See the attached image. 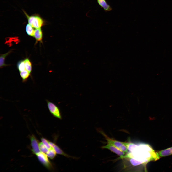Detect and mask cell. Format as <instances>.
I'll return each mask as SVG.
<instances>
[{"label": "cell", "mask_w": 172, "mask_h": 172, "mask_svg": "<svg viewBox=\"0 0 172 172\" xmlns=\"http://www.w3.org/2000/svg\"><path fill=\"white\" fill-rule=\"evenodd\" d=\"M99 131L104 137L107 141V143L114 145L125 153L128 152V150L124 142L119 141L109 137L103 132L100 130H99Z\"/></svg>", "instance_id": "3"}, {"label": "cell", "mask_w": 172, "mask_h": 172, "mask_svg": "<svg viewBox=\"0 0 172 172\" xmlns=\"http://www.w3.org/2000/svg\"><path fill=\"white\" fill-rule=\"evenodd\" d=\"M24 12L27 18L28 23L34 28H41L44 24V20L39 15L35 14L29 16L25 11Z\"/></svg>", "instance_id": "2"}, {"label": "cell", "mask_w": 172, "mask_h": 172, "mask_svg": "<svg viewBox=\"0 0 172 172\" xmlns=\"http://www.w3.org/2000/svg\"><path fill=\"white\" fill-rule=\"evenodd\" d=\"M102 148L103 149H108L112 152L115 153L119 156V159H122L125 155V152L114 145L108 143H107V145L102 146Z\"/></svg>", "instance_id": "6"}, {"label": "cell", "mask_w": 172, "mask_h": 172, "mask_svg": "<svg viewBox=\"0 0 172 172\" xmlns=\"http://www.w3.org/2000/svg\"><path fill=\"white\" fill-rule=\"evenodd\" d=\"M42 36V32L41 28H37L35 29L34 37L37 41H41Z\"/></svg>", "instance_id": "11"}, {"label": "cell", "mask_w": 172, "mask_h": 172, "mask_svg": "<svg viewBox=\"0 0 172 172\" xmlns=\"http://www.w3.org/2000/svg\"><path fill=\"white\" fill-rule=\"evenodd\" d=\"M20 72V76L22 79V82H25L30 76V73L26 70Z\"/></svg>", "instance_id": "13"}, {"label": "cell", "mask_w": 172, "mask_h": 172, "mask_svg": "<svg viewBox=\"0 0 172 172\" xmlns=\"http://www.w3.org/2000/svg\"><path fill=\"white\" fill-rule=\"evenodd\" d=\"M98 3L101 8H102L105 12L109 11L112 10L110 5L106 0H97Z\"/></svg>", "instance_id": "9"}, {"label": "cell", "mask_w": 172, "mask_h": 172, "mask_svg": "<svg viewBox=\"0 0 172 172\" xmlns=\"http://www.w3.org/2000/svg\"><path fill=\"white\" fill-rule=\"evenodd\" d=\"M17 66L20 72L25 70L24 60H21L18 61L17 63Z\"/></svg>", "instance_id": "17"}, {"label": "cell", "mask_w": 172, "mask_h": 172, "mask_svg": "<svg viewBox=\"0 0 172 172\" xmlns=\"http://www.w3.org/2000/svg\"><path fill=\"white\" fill-rule=\"evenodd\" d=\"M129 158H134L143 165L146 170V165L152 161H156L160 157L149 145L143 143H136L134 148L129 151L123 157L122 159Z\"/></svg>", "instance_id": "1"}, {"label": "cell", "mask_w": 172, "mask_h": 172, "mask_svg": "<svg viewBox=\"0 0 172 172\" xmlns=\"http://www.w3.org/2000/svg\"><path fill=\"white\" fill-rule=\"evenodd\" d=\"M46 154L48 157L51 159H53L55 157L57 153L52 148L49 150L48 151Z\"/></svg>", "instance_id": "16"}, {"label": "cell", "mask_w": 172, "mask_h": 172, "mask_svg": "<svg viewBox=\"0 0 172 172\" xmlns=\"http://www.w3.org/2000/svg\"><path fill=\"white\" fill-rule=\"evenodd\" d=\"M49 142L51 147L54 149L57 154L62 155L68 158H75L66 153L55 144L49 141Z\"/></svg>", "instance_id": "8"}, {"label": "cell", "mask_w": 172, "mask_h": 172, "mask_svg": "<svg viewBox=\"0 0 172 172\" xmlns=\"http://www.w3.org/2000/svg\"><path fill=\"white\" fill-rule=\"evenodd\" d=\"M30 138L32 151L34 154L36 155L41 152L39 147V143L34 136L32 135Z\"/></svg>", "instance_id": "7"}, {"label": "cell", "mask_w": 172, "mask_h": 172, "mask_svg": "<svg viewBox=\"0 0 172 172\" xmlns=\"http://www.w3.org/2000/svg\"><path fill=\"white\" fill-rule=\"evenodd\" d=\"M46 102L48 109L54 117L61 119L62 116L60 109L53 102L47 100Z\"/></svg>", "instance_id": "4"}, {"label": "cell", "mask_w": 172, "mask_h": 172, "mask_svg": "<svg viewBox=\"0 0 172 172\" xmlns=\"http://www.w3.org/2000/svg\"><path fill=\"white\" fill-rule=\"evenodd\" d=\"M39 161L43 165L49 170H52L53 166L46 154L40 152L36 155Z\"/></svg>", "instance_id": "5"}, {"label": "cell", "mask_w": 172, "mask_h": 172, "mask_svg": "<svg viewBox=\"0 0 172 172\" xmlns=\"http://www.w3.org/2000/svg\"><path fill=\"white\" fill-rule=\"evenodd\" d=\"M160 157H165L172 155V147L157 152Z\"/></svg>", "instance_id": "10"}, {"label": "cell", "mask_w": 172, "mask_h": 172, "mask_svg": "<svg viewBox=\"0 0 172 172\" xmlns=\"http://www.w3.org/2000/svg\"><path fill=\"white\" fill-rule=\"evenodd\" d=\"M33 28L29 23L26 25V30L27 33L29 36H34L35 30Z\"/></svg>", "instance_id": "12"}, {"label": "cell", "mask_w": 172, "mask_h": 172, "mask_svg": "<svg viewBox=\"0 0 172 172\" xmlns=\"http://www.w3.org/2000/svg\"><path fill=\"white\" fill-rule=\"evenodd\" d=\"M39 147L41 152L46 153L48 151L49 149L42 142L39 144Z\"/></svg>", "instance_id": "18"}, {"label": "cell", "mask_w": 172, "mask_h": 172, "mask_svg": "<svg viewBox=\"0 0 172 172\" xmlns=\"http://www.w3.org/2000/svg\"><path fill=\"white\" fill-rule=\"evenodd\" d=\"M11 52L10 51L7 52V53L2 54L0 55V66L1 68L6 66L7 65H6L4 63L5 60V57L8 55Z\"/></svg>", "instance_id": "14"}, {"label": "cell", "mask_w": 172, "mask_h": 172, "mask_svg": "<svg viewBox=\"0 0 172 172\" xmlns=\"http://www.w3.org/2000/svg\"><path fill=\"white\" fill-rule=\"evenodd\" d=\"M24 60L25 69L30 73L32 70L31 63L28 58H26Z\"/></svg>", "instance_id": "15"}, {"label": "cell", "mask_w": 172, "mask_h": 172, "mask_svg": "<svg viewBox=\"0 0 172 172\" xmlns=\"http://www.w3.org/2000/svg\"><path fill=\"white\" fill-rule=\"evenodd\" d=\"M41 140L43 143L49 150L52 148L49 144V141L46 139L43 138H42Z\"/></svg>", "instance_id": "19"}]
</instances>
